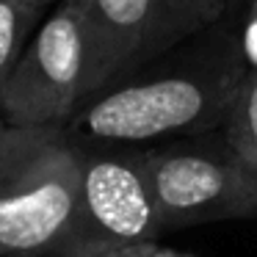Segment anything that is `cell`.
Segmentation results:
<instances>
[{"label": "cell", "mask_w": 257, "mask_h": 257, "mask_svg": "<svg viewBox=\"0 0 257 257\" xmlns=\"http://www.w3.org/2000/svg\"><path fill=\"white\" fill-rule=\"evenodd\" d=\"M147 169L163 232L257 216V166L221 127L147 147Z\"/></svg>", "instance_id": "cell-3"}, {"label": "cell", "mask_w": 257, "mask_h": 257, "mask_svg": "<svg viewBox=\"0 0 257 257\" xmlns=\"http://www.w3.org/2000/svg\"><path fill=\"white\" fill-rule=\"evenodd\" d=\"M144 257H199L194 251H185V249H174V246H161V243H152L150 251Z\"/></svg>", "instance_id": "cell-12"}, {"label": "cell", "mask_w": 257, "mask_h": 257, "mask_svg": "<svg viewBox=\"0 0 257 257\" xmlns=\"http://www.w3.org/2000/svg\"><path fill=\"white\" fill-rule=\"evenodd\" d=\"M91 50V94L133 69L150 28L152 0H72Z\"/></svg>", "instance_id": "cell-6"}, {"label": "cell", "mask_w": 257, "mask_h": 257, "mask_svg": "<svg viewBox=\"0 0 257 257\" xmlns=\"http://www.w3.org/2000/svg\"><path fill=\"white\" fill-rule=\"evenodd\" d=\"M158 243V240H155ZM152 243H133V246H122V249H111V251H102V254H94V257H144L150 251Z\"/></svg>", "instance_id": "cell-11"}, {"label": "cell", "mask_w": 257, "mask_h": 257, "mask_svg": "<svg viewBox=\"0 0 257 257\" xmlns=\"http://www.w3.org/2000/svg\"><path fill=\"white\" fill-rule=\"evenodd\" d=\"M25 3H31V6H36V9H45L47 3H53V0H25Z\"/></svg>", "instance_id": "cell-15"}, {"label": "cell", "mask_w": 257, "mask_h": 257, "mask_svg": "<svg viewBox=\"0 0 257 257\" xmlns=\"http://www.w3.org/2000/svg\"><path fill=\"white\" fill-rule=\"evenodd\" d=\"M229 144L251 163L257 166V72H246V80L238 91L232 111L224 122Z\"/></svg>", "instance_id": "cell-9"}, {"label": "cell", "mask_w": 257, "mask_h": 257, "mask_svg": "<svg viewBox=\"0 0 257 257\" xmlns=\"http://www.w3.org/2000/svg\"><path fill=\"white\" fill-rule=\"evenodd\" d=\"M91 97V50L72 0L39 25L6 86L0 119L12 127H64Z\"/></svg>", "instance_id": "cell-5"}, {"label": "cell", "mask_w": 257, "mask_h": 257, "mask_svg": "<svg viewBox=\"0 0 257 257\" xmlns=\"http://www.w3.org/2000/svg\"><path fill=\"white\" fill-rule=\"evenodd\" d=\"M42 9L25 0H0V105L6 86L14 75L20 56H23L34 25L39 23Z\"/></svg>", "instance_id": "cell-8"}, {"label": "cell", "mask_w": 257, "mask_h": 257, "mask_svg": "<svg viewBox=\"0 0 257 257\" xmlns=\"http://www.w3.org/2000/svg\"><path fill=\"white\" fill-rule=\"evenodd\" d=\"M3 257H45V254H34V251H17V254H3Z\"/></svg>", "instance_id": "cell-16"}, {"label": "cell", "mask_w": 257, "mask_h": 257, "mask_svg": "<svg viewBox=\"0 0 257 257\" xmlns=\"http://www.w3.org/2000/svg\"><path fill=\"white\" fill-rule=\"evenodd\" d=\"M249 3L251 0H229V9H227V17L232 20L235 14H240V17H243V12L246 9H249Z\"/></svg>", "instance_id": "cell-13"}, {"label": "cell", "mask_w": 257, "mask_h": 257, "mask_svg": "<svg viewBox=\"0 0 257 257\" xmlns=\"http://www.w3.org/2000/svg\"><path fill=\"white\" fill-rule=\"evenodd\" d=\"M161 235L147 147H83L78 205L50 257H94Z\"/></svg>", "instance_id": "cell-4"}, {"label": "cell", "mask_w": 257, "mask_h": 257, "mask_svg": "<svg viewBox=\"0 0 257 257\" xmlns=\"http://www.w3.org/2000/svg\"><path fill=\"white\" fill-rule=\"evenodd\" d=\"M83 147L64 127H12L0 150V257H50L80 188Z\"/></svg>", "instance_id": "cell-2"}, {"label": "cell", "mask_w": 257, "mask_h": 257, "mask_svg": "<svg viewBox=\"0 0 257 257\" xmlns=\"http://www.w3.org/2000/svg\"><path fill=\"white\" fill-rule=\"evenodd\" d=\"M240 47L249 72H257V0H251L243 12V25H240Z\"/></svg>", "instance_id": "cell-10"}, {"label": "cell", "mask_w": 257, "mask_h": 257, "mask_svg": "<svg viewBox=\"0 0 257 257\" xmlns=\"http://www.w3.org/2000/svg\"><path fill=\"white\" fill-rule=\"evenodd\" d=\"M240 31L224 17L205 34L113 78L64 130L83 147H152L224 127L246 80Z\"/></svg>", "instance_id": "cell-1"}, {"label": "cell", "mask_w": 257, "mask_h": 257, "mask_svg": "<svg viewBox=\"0 0 257 257\" xmlns=\"http://www.w3.org/2000/svg\"><path fill=\"white\" fill-rule=\"evenodd\" d=\"M6 133H9V124L0 119V150H3V141H6Z\"/></svg>", "instance_id": "cell-14"}, {"label": "cell", "mask_w": 257, "mask_h": 257, "mask_svg": "<svg viewBox=\"0 0 257 257\" xmlns=\"http://www.w3.org/2000/svg\"><path fill=\"white\" fill-rule=\"evenodd\" d=\"M227 9L229 0H152L150 28L133 69L218 25L227 17Z\"/></svg>", "instance_id": "cell-7"}]
</instances>
